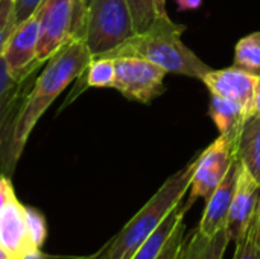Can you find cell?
Masks as SVG:
<instances>
[{
  "mask_svg": "<svg viewBox=\"0 0 260 259\" xmlns=\"http://www.w3.org/2000/svg\"><path fill=\"white\" fill-rule=\"evenodd\" d=\"M93 55L82 38L69 41L49 60L47 67L37 78L32 90L24 96L14 124L11 145V159L14 166H17L27 139L40 118L52 105L56 96H59V93L73 79L87 70Z\"/></svg>",
  "mask_w": 260,
  "mask_h": 259,
  "instance_id": "obj_1",
  "label": "cell"
},
{
  "mask_svg": "<svg viewBox=\"0 0 260 259\" xmlns=\"http://www.w3.org/2000/svg\"><path fill=\"white\" fill-rule=\"evenodd\" d=\"M186 26L174 23L169 15L157 17L149 29L134 34L114 50L105 53L107 58L134 56L161 67L168 73H178L201 79L212 69L193 53L181 40Z\"/></svg>",
  "mask_w": 260,
  "mask_h": 259,
  "instance_id": "obj_2",
  "label": "cell"
},
{
  "mask_svg": "<svg viewBox=\"0 0 260 259\" xmlns=\"http://www.w3.org/2000/svg\"><path fill=\"white\" fill-rule=\"evenodd\" d=\"M197 159L171 176L146 205L98 250L99 259H131L160 223L177 208L190 189Z\"/></svg>",
  "mask_w": 260,
  "mask_h": 259,
  "instance_id": "obj_3",
  "label": "cell"
},
{
  "mask_svg": "<svg viewBox=\"0 0 260 259\" xmlns=\"http://www.w3.org/2000/svg\"><path fill=\"white\" fill-rule=\"evenodd\" d=\"M134 34L126 0H87L82 40L93 58L114 50Z\"/></svg>",
  "mask_w": 260,
  "mask_h": 259,
  "instance_id": "obj_4",
  "label": "cell"
},
{
  "mask_svg": "<svg viewBox=\"0 0 260 259\" xmlns=\"http://www.w3.org/2000/svg\"><path fill=\"white\" fill-rule=\"evenodd\" d=\"M87 0H43L37 8L40 40L37 60L49 61L61 47L82 38Z\"/></svg>",
  "mask_w": 260,
  "mask_h": 259,
  "instance_id": "obj_5",
  "label": "cell"
},
{
  "mask_svg": "<svg viewBox=\"0 0 260 259\" xmlns=\"http://www.w3.org/2000/svg\"><path fill=\"white\" fill-rule=\"evenodd\" d=\"M116 64V79L113 89L125 98L149 104L163 93L166 70L142 58L120 56L113 58Z\"/></svg>",
  "mask_w": 260,
  "mask_h": 259,
  "instance_id": "obj_6",
  "label": "cell"
},
{
  "mask_svg": "<svg viewBox=\"0 0 260 259\" xmlns=\"http://www.w3.org/2000/svg\"><path fill=\"white\" fill-rule=\"evenodd\" d=\"M235 159L236 143L221 134L197 157V165L189 189V208L195 203V200H207L213 194V191L229 172Z\"/></svg>",
  "mask_w": 260,
  "mask_h": 259,
  "instance_id": "obj_7",
  "label": "cell"
},
{
  "mask_svg": "<svg viewBox=\"0 0 260 259\" xmlns=\"http://www.w3.org/2000/svg\"><path fill=\"white\" fill-rule=\"evenodd\" d=\"M40 40V20L37 12L15 24L3 49V60L9 73L17 81H26V78L40 64L37 60Z\"/></svg>",
  "mask_w": 260,
  "mask_h": 259,
  "instance_id": "obj_8",
  "label": "cell"
},
{
  "mask_svg": "<svg viewBox=\"0 0 260 259\" xmlns=\"http://www.w3.org/2000/svg\"><path fill=\"white\" fill-rule=\"evenodd\" d=\"M23 84L8 70L0 56V176H11L15 169L11 159L12 133L17 114L23 104Z\"/></svg>",
  "mask_w": 260,
  "mask_h": 259,
  "instance_id": "obj_9",
  "label": "cell"
},
{
  "mask_svg": "<svg viewBox=\"0 0 260 259\" xmlns=\"http://www.w3.org/2000/svg\"><path fill=\"white\" fill-rule=\"evenodd\" d=\"M259 78L260 75L233 66L219 70L210 69L203 78V82L209 89L210 95L235 101L250 114L254 113V96Z\"/></svg>",
  "mask_w": 260,
  "mask_h": 259,
  "instance_id": "obj_10",
  "label": "cell"
},
{
  "mask_svg": "<svg viewBox=\"0 0 260 259\" xmlns=\"http://www.w3.org/2000/svg\"><path fill=\"white\" fill-rule=\"evenodd\" d=\"M0 247L11 259H24L41 252L30 238L26 221V206H23L17 197L0 212Z\"/></svg>",
  "mask_w": 260,
  "mask_h": 259,
  "instance_id": "obj_11",
  "label": "cell"
},
{
  "mask_svg": "<svg viewBox=\"0 0 260 259\" xmlns=\"http://www.w3.org/2000/svg\"><path fill=\"white\" fill-rule=\"evenodd\" d=\"M260 198V185L242 166L238 179V186L229 212L225 232L230 241L239 243L248 234L254 218Z\"/></svg>",
  "mask_w": 260,
  "mask_h": 259,
  "instance_id": "obj_12",
  "label": "cell"
},
{
  "mask_svg": "<svg viewBox=\"0 0 260 259\" xmlns=\"http://www.w3.org/2000/svg\"><path fill=\"white\" fill-rule=\"evenodd\" d=\"M241 168H242V163L236 157L233 160L229 172L222 179V182L218 185V188L213 191V194L206 200L207 205H206L204 214L201 217V221L197 227L204 237L212 238L218 232L225 231L229 212H230L233 195H235V191L238 186Z\"/></svg>",
  "mask_w": 260,
  "mask_h": 259,
  "instance_id": "obj_13",
  "label": "cell"
},
{
  "mask_svg": "<svg viewBox=\"0 0 260 259\" xmlns=\"http://www.w3.org/2000/svg\"><path fill=\"white\" fill-rule=\"evenodd\" d=\"M236 157L260 185V114L250 113L236 140Z\"/></svg>",
  "mask_w": 260,
  "mask_h": 259,
  "instance_id": "obj_14",
  "label": "cell"
},
{
  "mask_svg": "<svg viewBox=\"0 0 260 259\" xmlns=\"http://www.w3.org/2000/svg\"><path fill=\"white\" fill-rule=\"evenodd\" d=\"M229 243L230 240L225 231H221L209 238L198 229H193L184 235L178 259H222Z\"/></svg>",
  "mask_w": 260,
  "mask_h": 259,
  "instance_id": "obj_15",
  "label": "cell"
},
{
  "mask_svg": "<svg viewBox=\"0 0 260 259\" xmlns=\"http://www.w3.org/2000/svg\"><path fill=\"white\" fill-rule=\"evenodd\" d=\"M210 118L219 130V134L232 139L236 143L248 113L241 104L235 101L216 95H210Z\"/></svg>",
  "mask_w": 260,
  "mask_h": 259,
  "instance_id": "obj_16",
  "label": "cell"
},
{
  "mask_svg": "<svg viewBox=\"0 0 260 259\" xmlns=\"http://www.w3.org/2000/svg\"><path fill=\"white\" fill-rule=\"evenodd\" d=\"M190 208L186 205H183V202L174 208L169 215L160 223V226L152 232V235L139 247V250L134 253V256L131 259H157L160 252L163 250V247L166 246V243L169 241V238L172 237L174 231L178 227V224L181 221H184V215Z\"/></svg>",
  "mask_w": 260,
  "mask_h": 259,
  "instance_id": "obj_17",
  "label": "cell"
},
{
  "mask_svg": "<svg viewBox=\"0 0 260 259\" xmlns=\"http://www.w3.org/2000/svg\"><path fill=\"white\" fill-rule=\"evenodd\" d=\"M235 66L260 75V31L238 41L235 46Z\"/></svg>",
  "mask_w": 260,
  "mask_h": 259,
  "instance_id": "obj_18",
  "label": "cell"
},
{
  "mask_svg": "<svg viewBox=\"0 0 260 259\" xmlns=\"http://www.w3.org/2000/svg\"><path fill=\"white\" fill-rule=\"evenodd\" d=\"M87 85L108 89L114 85L116 79V64L113 58L96 56L87 67Z\"/></svg>",
  "mask_w": 260,
  "mask_h": 259,
  "instance_id": "obj_19",
  "label": "cell"
},
{
  "mask_svg": "<svg viewBox=\"0 0 260 259\" xmlns=\"http://www.w3.org/2000/svg\"><path fill=\"white\" fill-rule=\"evenodd\" d=\"M126 2L131 9L136 34L149 29L155 21V18L158 17L155 9V2L154 0H126Z\"/></svg>",
  "mask_w": 260,
  "mask_h": 259,
  "instance_id": "obj_20",
  "label": "cell"
},
{
  "mask_svg": "<svg viewBox=\"0 0 260 259\" xmlns=\"http://www.w3.org/2000/svg\"><path fill=\"white\" fill-rule=\"evenodd\" d=\"M15 24V0H0V56Z\"/></svg>",
  "mask_w": 260,
  "mask_h": 259,
  "instance_id": "obj_21",
  "label": "cell"
},
{
  "mask_svg": "<svg viewBox=\"0 0 260 259\" xmlns=\"http://www.w3.org/2000/svg\"><path fill=\"white\" fill-rule=\"evenodd\" d=\"M26 221H27V229H29L34 244L41 250L47 237V224H46L44 215L37 209L26 208Z\"/></svg>",
  "mask_w": 260,
  "mask_h": 259,
  "instance_id": "obj_22",
  "label": "cell"
},
{
  "mask_svg": "<svg viewBox=\"0 0 260 259\" xmlns=\"http://www.w3.org/2000/svg\"><path fill=\"white\" fill-rule=\"evenodd\" d=\"M184 235H186V223L181 221L178 224V227L174 231L172 237L169 238V241L166 243V246L163 247V250L160 252L157 259H178V253H180Z\"/></svg>",
  "mask_w": 260,
  "mask_h": 259,
  "instance_id": "obj_23",
  "label": "cell"
},
{
  "mask_svg": "<svg viewBox=\"0 0 260 259\" xmlns=\"http://www.w3.org/2000/svg\"><path fill=\"white\" fill-rule=\"evenodd\" d=\"M233 259H260L259 249L253 243V238L250 235V229H248V234L245 235V238L241 240L239 243H236Z\"/></svg>",
  "mask_w": 260,
  "mask_h": 259,
  "instance_id": "obj_24",
  "label": "cell"
},
{
  "mask_svg": "<svg viewBox=\"0 0 260 259\" xmlns=\"http://www.w3.org/2000/svg\"><path fill=\"white\" fill-rule=\"evenodd\" d=\"M43 0H15V21L17 24L30 17Z\"/></svg>",
  "mask_w": 260,
  "mask_h": 259,
  "instance_id": "obj_25",
  "label": "cell"
},
{
  "mask_svg": "<svg viewBox=\"0 0 260 259\" xmlns=\"http://www.w3.org/2000/svg\"><path fill=\"white\" fill-rule=\"evenodd\" d=\"M15 197L12 183L8 176H0V212L6 208V205Z\"/></svg>",
  "mask_w": 260,
  "mask_h": 259,
  "instance_id": "obj_26",
  "label": "cell"
},
{
  "mask_svg": "<svg viewBox=\"0 0 260 259\" xmlns=\"http://www.w3.org/2000/svg\"><path fill=\"white\" fill-rule=\"evenodd\" d=\"M250 235L253 238V243L256 244V247L259 249L260 252V198L257 209H256V214H254V218H253L251 226H250Z\"/></svg>",
  "mask_w": 260,
  "mask_h": 259,
  "instance_id": "obj_27",
  "label": "cell"
},
{
  "mask_svg": "<svg viewBox=\"0 0 260 259\" xmlns=\"http://www.w3.org/2000/svg\"><path fill=\"white\" fill-rule=\"evenodd\" d=\"M24 259H99L98 256V252L93 253V255H87V256H70V255H46V253H35L32 256H27Z\"/></svg>",
  "mask_w": 260,
  "mask_h": 259,
  "instance_id": "obj_28",
  "label": "cell"
},
{
  "mask_svg": "<svg viewBox=\"0 0 260 259\" xmlns=\"http://www.w3.org/2000/svg\"><path fill=\"white\" fill-rule=\"evenodd\" d=\"M177 6L180 11H192V9H198L203 3V0H175Z\"/></svg>",
  "mask_w": 260,
  "mask_h": 259,
  "instance_id": "obj_29",
  "label": "cell"
},
{
  "mask_svg": "<svg viewBox=\"0 0 260 259\" xmlns=\"http://www.w3.org/2000/svg\"><path fill=\"white\" fill-rule=\"evenodd\" d=\"M155 2V9H157V15L158 17H166L168 11H166V2L168 0H154Z\"/></svg>",
  "mask_w": 260,
  "mask_h": 259,
  "instance_id": "obj_30",
  "label": "cell"
},
{
  "mask_svg": "<svg viewBox=\"0 0 260 259\" xmlns=\"http://www.w3.org/2000/svg\"><path fill=\"white\" fill-rule=\"evenodd\" d=\"M254 113L260 114V78L257 82V89H256V96H254Z\"/></svg>",
  "mask_w": 260,
  "mask_h": 259,
  "instance_id": "obj_31",
  "label": "cell"
},
{
  "mask_svg": "<svg viewBox=\"0 0 260 259\" xmlns=\"http://www.w3.org/2000/svg\"><path fill=\"white\" fill-rule=\"evenodd\" d=\"M0 259H11L8 256V253H6L2 247H0Z\"/></svg>",
  "mask_w": 260,
  "mask_h": 259,
  "instance_id": "obj_32",
  "label": "cell"
}]
</instances>
